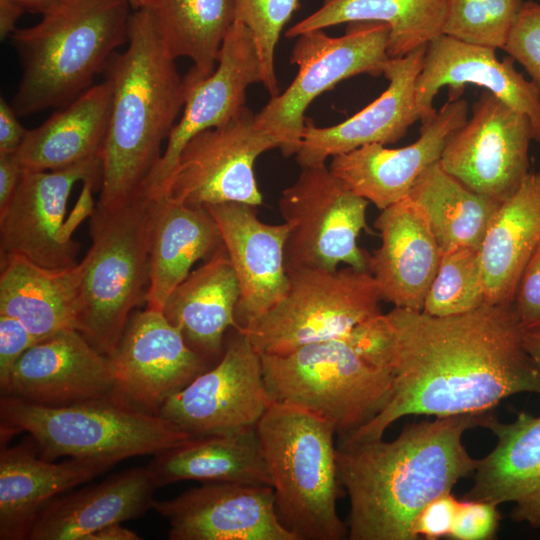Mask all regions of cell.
I'll use <instances>...</instances> for the list:
<instances>
[{"instance_id":"6da1fadb","label":"cell","mask_w":540,"mask_h":540,"mask_svg":"<svg viewBox=\"0 0 540 540\" xmlns=\"http://www.w3.org/2000/svg\"><path fill=\"white\" fill-rule=\"evenodd\" d=\"M393 393L384 409L338 444L381 439L399 418L482 414L518 393L540 395V368L523 345L513 303L435 317L394 307Z\"/></svg>"},{"instance_id":"7a4b0ae2","label":"cell","mask_w":540,"mask_h":540,"mask_svg":"<svg viewBox=\"0 0 540 540\" xmlns=\"http://www.w3.org/2000/svg\"><path fill=\"white\" fill-rule=\"evenodd\" d=\"M485 414L413 423L390 442L338 444L339 478L350 501L348 538L415 540L413 526L422 509L475 472L478 460L462 437L480 426Z\"/></svg>"},{"instance_id":"3957f363","label":"cell","mask_w":540,"mask_h":540,"mask_svg":"<svg viewBox=\"0 0 540 540\" xmlns=\"http://www.w3.org/2000/svg\"><path fill=\"white\" fill-rule=\"evenodd\" d=\"M126 44L106 67L112 102L96 205L103 209L118 208L142 194L185 103L184 79L154 9L140 7L130 15Z\"/></svg>"},{"instance_id":"277c9868","label":"cell","mask_w":540,"mask_h":540,"mask_svg":"<svg viewBox=\"0 0 540 540\" xmlns=\"http://www.w3.org/2000/svg\"><path fill=\"white\" fill-rule=\"evenodd\" d=\"M128 0H65L11 40L23 74L12 107L19 117L65 107L89 89L128 41Z\"/></svg>"},{"instance_id":"5b68a950","label":"cell","mask_w":540,"mask_h":540,"mask_svg":"<svg viewBox=\"0 0 540 540\" xmlns=\"http://www.w3.org/2000/svg\"><path fill=\"white\" fill-rule=\"evenodd\" d=\"M280 522L297 540H343L334 427L300 408L273 403L256 426Z\"/></svg>"},{"instance_id":"8992f818","label":"cell","mask_w":540,"mask_h":540,"mask_svg":"<svg viewBox=\"0 0 540 540\" xmlns=\"http://www.w3.org/2000/svg\"><path fill=\"white\" fill-rule=\"evenodd\" d=\"M0 424L1 439L27 432L45 460L68 456L113 466L127 458L158 454L192 437L119 395L45 406L1 394Z\"/></svg>"},{"instance_id":"52a82bcc","label":"cell","mask_w":540,"mask_h":540,"mask_svg":"<svg viewBox=\"0 0 540 540\" xmlns=\"http://www.w3.org/2000/svg\"><path fill=\"white\" fill-rule=\"evenodd\" d=\"M144 194L114 209L96 206L83 260L77 330L111 356L149 283V214Z\"/></svg>"},{"instance_id":"ba28073f","label":"cell","mask_w":540,"mask_h":540,"mask_svg":"<svg viewBox=\"0 0 540 540\" xmlns=\"http://www.w3.org/2000/svg\"><path fill=\"white\" fill-rule=\"evenodd\" d=\"M273 403L310 412L345 436L388 404L393 373L362 358L346 338L302 346L282 355H260Z\"/></svg>"},{"instance_id":"9c48e42d","label":"cell","mask_w":540,"mask_h":540,"mask_svg":"<svg viewBox=\"0 0 540 540\" xmlns=\"http://www.w3.org/2000/svg\"><path fill=\"white\" fill-rule=\"evenodd\" d=\"M283 298L244 328L260 355H282L302 346L345 338L362 321L381 313L370 271H289Z\"/></svg>"},{"instance_id":"30bf717a","label":"cell","mask_w":540,"mask_h":540,"mask_svg":"<svg viewBox=\"0 0 540 540\" xmlns=\"http://www.w3.org/2000/svg\"><path fill=\"white\" fill-rule=\"evenodd\" d=\"M389 33L385 23L351 22L340 37H330L323 30L297 37L290 57L298 66L296 77L255 114L256 126L277 140L284 157L297 153L305 111L316 97L360 74L383 76L390 58Z\"/></svg>"},{"instance_id":"8fae6325","label":"cell","mask_w":540,"mask_h":540,"mask_svg":"<svg viewBox=\"0 0 540 540\" xmlns=\"http://www.w3.org/2000/svg\"><path fill=\"white\" fill-rule=\"evenodd\" d=\"M290 225L285 243L287 272L297 269L336 271L341 263L369 271L371 254L357 239L366 228L369 201L352 191L325 164L301 168L279 199Z\"/></svg>"},{"instance_id":"7c38bea8","label":"cell","mask_w":540,"mask_h":540,"mask_svg":"<svg viewBox=\"0 0 540 540\" xmlns=\"http://www.w3.org/2000/svg\"><path fill=\"white\" fill-rule=\"evenodd\" d=\"M275 148L277 140L256 126L255 113L246 107L224 125L204 130L186 143L159 198L190 206L228 202L260 206L263 196L255 161Z\"/></svg>"},{"instance_id":"4fadbf2b","label":"cell","mask_w":540,"mask_h":540,"mask_svg":"<svg viewBox=\"0 0 540 540\" xmlns=\"http://www.w3.org/2000/svg\"><path fill=\"white\" fill-rule=\"evenodd\" d=\"M272 404L260 354L244 332L233 328L216 364L171 396L158 414L201 437L254 429Z\"/></svg>"},{"instance_id":"5bb4252c","label":"cell","mask_w":540,"mask_h":540,"mask_svg":"<svg viewBox=\"0 0 540 540\" xmlns=\"http://www.w3.org/2000/svg\"><path fill=\"white\" fill-rule=\"evenodd\" d=\"M101 157L56 170L24 169L18 188L0 213V262L22 256L49 269L76 266L80 244L65 223L68 200L78 182L100 185Z\"/></svg>"},{"instance_id":"9a60e30c","label":"cell","mask_w":540,"mask_h":540,"mask_svg":"<svg viewBox=\"0 0 540 540\" xmlns=\"http://www.w3.org/2000/svg\"><path fill=\"white\" fill-rule=\"evenodd\" d=\"M471 111L447 140L439 162L471 190L502 202L530 172L531 122L487 90Z\"/></svg>"},{"instance_id":"2e32d148","label":"cell","mask_w":540,"mask_h":540,"mask_svg":"<svg viewBox=\"0 0 540 540\" xmlns=\"http://www.w3.org/2000/svg\"><path fill=\"white\" fill-rule=\"evenodd\" d=\"M184 79L185 103L173 127L165 150L148 177L142 193L160 197L179 155L196 134L224 125L246 108L247 88L263 83V70L250 30L235 21L228 31L215 70L205 78L187 73Z\"/></svg>"},{"instance_id":"e0dca14e","label":"cell","mask_w":540,"mask_h":540,"mask_svg":"<svg viewBox=\"0 0 540 540\" xmlns=\"http://www.w3.org/2000/svg\"><path fill=\"white\" fill-rule=\"evenodd\" d=\"M108 358L117 393L154 414L209 369V361L188 346L163 312L147 307L131 315L116 351Z\"/></svg>"},{"instance_id":"ac0fdd59","label":"cell","mask_w":540,"mask_h":540,"mask_svg":"<svg viewBox=\"0 0 540 540\" xmlns=\"http://www.w3.org/2000/svg\"><path fill=\"white\" fill-rule=\"evenodd\" d=\"M153 509L170 540H297L278 518L271 486L203 483Z\"/></svg>"},{"instance_id":"d6986e66","label":"cell","mask_w":540,"mask_h":540,"mask_svg":"<svg viewBox=\"0 0 540 540\" xmlns=\"http://www.w3.org/2000/svg\"><path fill=\"white\" fill-rule=\"evenodd\" d=\"M1 394L45 406L119 395L108 356L73 328L30 347L14 365Z\"/></svg>"},{"instance_id":"ffe728a7","label":"cell","mask_w":540,"mask_h":540,"mask_svg":"<svg viewBox=\"0 0 540 540\" xmlns=\"http://www.w3.org/2000/svg\"><path fill=\"white\" fill-rule=\"evenodd\" d=\"M513 58L498 59L496 49L469 44L441 34L428 43L415 83L420 122L436 114L433 101L442 87L459 97L467 84L483 87L531 122L534 141L540 142V90L519 73Z\"/></svg>"},{"instance_id":"44dd1931","label":"cell","mask_w":540,"mask_h":540,"mask_svg":"<svg viewBox=\"0 0 540 540\" xmlns=\"http://www.w3.org/2000/svg\"><path fill=\"white\" fill-rule=\"evenodd\" d=\"M465 99L449 97L434 117L421 123L412 144L390 149L372 143L332 157L329 169L352 191L383 210L404 199L419 176L440 160L449 137L467 120Z\"/></svg>"},{"instance_id":"7402d4cb","label":"cell","mask_w":540,"mask_h":540,"mask_svg":"<svg viewBox=\"0 0 540 540\" xmlns=\"http://www.w3.org/2000/svg\"><path fill=\"white\" fill-rule=\"evenodd\" d=\"M205 208L217 223L239 282L235 320L236 328H244L278 303L288 289L284 250L290 225L261 221L257 206L247 203Z\"/></svg>"},{"instance_id":"603a6c76","label":"cell","mask_w":540,"mask_h":540,"mask_svg":"<svg viewBox=\"0 0 540 540\" xmlns=\"http://www.w3.org/2000/svg\"><path fill=\"white\" fill-rule=\"evenodd\" d=\"M426 47L402 57L389 58L383 71L389 82L386 90L347 120L330 127H317L307 120L295 154L299 166L323 165L329 157L364 145H386L403 138L409 127L420 121L415 83L422 69Z\"/></svg>"},{"instance_id":"cb8c5ba5","label":"cell","mask_w":540,"mask_h":540,"mask_svg":"<svg viewBox=\"0 0 540 540\" xmlns=\"http://www.w3.org/2000/svg\"><path fill=\"white\" fill-rule=\"evenodd\" d=\"M374 226L381 245L370 257L369 271L382 300L422 311L441 257L425 216L406 197L381 210Z\"/></svg>"},{"instance_id":"d4e9b609","label":"cell","mask_w":540,"mask_h":540,"mask_svg":"<svg viewBox=\"0 0 540 540\" xmlns=\"http://www.w3.org/2000/svg\"><path fill=\"white\" fill-rule=\"evenodd\" d=\"M480 426L491 430L497 443L478 460L464 499L511 502L514 521L540 528V415L520 412L513 422L502 423L486 413Z\"/></svg>"},{"instance_id":"484cf974","label":"cell","mask_w":540,"mask_h":540,"mask_svg":"<svg viewBox=\"0 0 540 540\" xmlns=\"http://www.w3.org/2000/svg\"><path fill=\"white\" fill-rule=\"evenodd\" d=\"M35 442L0 449V539H28L42 508L62 493L109 470L97 460L70 458L61 463L37 457Z\"/></svg>"},{"instance_id":"4316f807","label":"cell","mask_w":540,"mask_h":540,"mask_svg":"<svg viewBox=\"0 0 540 540\" xmlns=\"http://www.w3.org/2000/svg\"><path fill=\"white\" fill-rule=\"evenodd\" d=\"M157 488L146 466L122 471L101 483L57 496L37 515L28 540H84L105 526L139 518L153 509Z\"/></svg>"},{"instance_id":"83f0119b","label":"cell","mask_w":540,"mask_h":540,"mask_svg":"<svg viewBox=\"0 0 540 540\" xmlns=\"http://www.w3.org/2000/svg\"><path fill=\"white\" fill-rule=\"evenodd\" d=\"M212 215L203 206H190L165 197L151 199L149 214V283L146 307L162 311L172 291L199 260L223 250Z\"/></svg>"},{"instance_id":"f1b7e54d","label":"cell","mask_w":540,"mask_h":540,"mask_svg":"<svg viewBox=\"0 0 540 540\" xmlns=\"http://www.w3.org/2000/svg\"><path fill=\"white\" fill-rule=\"evenodd\" d=\"M240 286L224 248L172 291L162 312L188 346L207 361L219 360L226 332L236 328Z\"/></svg>"},{"instance_id":"f546056e","label":"cell","mask_w":540,"mask_h":540,"mask_svg":"<svg viewBox=\"0 0 540 540\" xmlns=\"http://www.w3.org/2000/svg\"><path fill=\"white\" fill-rule=\"evenodd\" d=\"M82 267L49 269L22 256L0 262V314L19 320L43 341L77 329Z\"/></svg>"},{"instance_id":"4dcf8cb0","label":"cell","mask_w":540,"mask_h":540,"mask_svg":"<svg viewBox=\"0 0 540 540\" xmlns=\"http://www.w3.org/2000/svg\"><path fill=\"white\" fill-rule=\"evenodd\" d=\"M540 244V169L529 172L495 211L479 248L488 304L513 303L519 279Z\"/></svg>"},{"instance_id":"1f68e13d","label":"cell","mask_w":540,"mask_h":540,"mask_svg":"<svg viewBox=\"0 0 540 540\" xmlns=\"http://www.w3.org/2000/svg\"><path fill=\"white\" fill-rule=\"evenodd\" d=\"M112 102L108 79L91 86L37 128L28 130L15 155L27 170H56L101 157Z\"/></svg>"},{"instance_id":"d6a6232c","label":"cell","mask_w":540,"mask_h":540,"mask_svg":"<svg viewBox=\"0 0 540 540\" xmlns=\"http://www.w3.org/2000/svg\"><path fill=\"white\" fill-rule=\"evenodd\" d=\"M147 468L158 488L184 480L272 487L256 428L232 434L191 437L155 454Z\"/></svg>"},{"instance_id":"836d02e7","label":"cell","mask_w":540,"mask_h":540,"mask_svg":"<svg viewBox=\"0 0 540 540\" xmlns=\"http://www.w3.org/2000/svg\"><path fill=\"white\" fill-rule=\"evenodd\" d=\"M447 0H324L322 6L285 33L293 38L351 22L389 26L387 52L398 58L428 45L442 34Z\"/></svg>"},{"instance_id":"e575fe53","label":"cell","mask_w":540,"mask_h":540,"mask_svg":"<svg viewBox=\"0 0 540 540\" xmlns=\"http://www.w3.org/2000/svg\"><path fill=\"white\" fill-rule=\"evenodd\" d=\"M407 197L421 210L442 251L479 249L499 204L446 172L439 161L416 180Z\"/></svg>"},{"instance_id":"d590c367","label":"cell","mask_w":540,"mask_h":540,"mask_svg":"<svg viewBox=\"0 0 540 540\" xmlns=\"http://www.w3.org/2000/svg\"><path fill=\"white\" fill-rule=\"evenodd\" d=\"M155 12L171 55L189 58L193 66L188 72L196 77L212 74L236 21L235 0H164Z\"/></svg>"},{"instance_id":"8d00e7d4","label":"cell","mask_w":540,"mask_h":540,"mask_svg":"<svg viewBox=\"0 0 540 540\" xmlns=\"http://www.w3.org/2000/svg\"><path fill=\"white\" fill-rule=\"evenodd\" d=\"M486 303L479 249L461 246L442 251L422 311L448 317L471 312Z\"/></svg>"},{"instance_id":"74e56055","label":"cell","mask_w":540,"mask_h":540,"mask_svg":"<svg viewBox=\"0 0 540 540\" xmlns=\"http://www.w3.org/2000/svg\"><path fill=\"white\" fill-rule=\"evenodd\" d=\"M524 0H447L442 34L503 49L523 9Z\"/></svg>"},{"instance_id":"f35d334b","label":"cell","mask_w":540,"mask_h":540,"mask_svg":"<svg viewBox=\"0 0 540 540\" xmlns=\"http://www.w3.org/2000/svg\"><path fill=\"white\" fill-rule=\"evenodd\" d=\"M236 21L250 30L263 70V86L271 97L279 94L275 50L280 34L299 8L298 0H235Z\"/></svg>"},{"instance_id":"ab89813d","label":"cell","mask_w":540,"mask_h":540,"mask_svg":"<svg viewBox=\"0 0 540 540\" xmlns=\"http://www.w3.org/2000/svg\"><path fill=\"white\" fill-rule=\"evenodd\" d=\"M345 338L367 362L393 373L397 338L387 314L381 312L362 321Z\"/></svg>"},{"instance_id":"60d3db41","label":"cell","mask_w":540,"mask_h":540,"mask_svg":"<svg viewBox=\"0 0 540 540\" xmlns=\"http://www.w3.org/2000/svg\"><path fill=\"white\" fill-rule=\"evenodd\" d=\"M504 51L524 67L540 90V4L525 1Z\"/></svg>"},{"instance_id":"b9f144b4","label":"cell","mask_w":540,"mask_h":540,"mask_svg":"<svg viewBox=\"0 0 540 540\" xmlns=\"http://www.w3.org/2000/svg\"><path fill=\"white\" fill-rule=\"evenodd\" d=\"M497 504L477 499L460 500L449 539L489 540L500 522Z\"/></svg>"},{"instance_id":"7bdbcfd3","label":"cell","mask_w":540,"mask_h":540,"mask_svg":"<svg viewBox=\"0 0 540 540\" xmlns=\"http://www.w3.org/2000/svg\"><path fill=\"white\" fill-rule=\"evenodd\" d=\"M513 305L524 330L540 327V244L519 279Z\"/></svg>"},{"instance_id":"ee69618b","label":"cell","mask_w":540,"mask_h":540,"mask_svg":"<svg viewBox=\"0 0 540 540\" xmlns=\"http://www.w3.org/2000/svg\"><path fill=\"white\" fill-rule=\"evenodd\" d=\"M460 500L451 492L429 502L418 514L414 526V539L436 540L449 538Z\"/></svg>"},{"instance_id":"f6af8a7d","label":"cell","mask_w":540,"mask_h":540,"mask_svg":"<svg viewBox=\"0 0 540 540\" xmlns=\"http://www.w3.org/2000/svg\"><path fill=\"white\" fill-rule=\"evenodd\" d=\"M37 340L27 328L16 318L0 314V389L2 390L10 377L18 359Z\"/></svg>"},{"instance_id":"bcb514c9","label":"cell","mask_w":540,"mask_h":540,"mask_svg":"<svg viewBox=\"0 0 540 540\" xmlns=\"http://www.w3.org/2000/svg\"><path fill=\"white\" fill-rule=\"evenodd\" d=\"M18 115L3 97L0 100V154L15 153L27 131L19 122Z\"/></svg>"},{"instance_id":"7dc6e473","label":"cell","mask_w":540,"mask_h":540,"mask_svg":"<svg viewBox=\"0 0 540 540\" xmlns=\"http://www.w3.org/2000/svg\"><path fill=\"white\" fill-rule=\"evenodd\" d=\"M23 171L15 153L0 154V213L6 209L15 194Z\"/></svg>"},{"instance_id":"c3c4849f","label":"cell","mask_w":540,"mask_h":540,"mask_svg":"<svg viewBox=\"0 0 540 540\" xmlns=\"http://www.w3.org/2000/svg\"><path fill=\"white\" fill-rule=\"evenodd\" d=\"M25 10L13 0H0V37H11L16 31V23Z\"/></svg>"},{"instance_id":"681fc988","label":"cell","mask_w":540,"mask_h":540,"mask_svg":"<svg viewBox=\"0 0 540 540\" xmlns=\"http://www.w3.org/2000/svg\"><path fill=\"white\" fill-rule=\"evenodd\" d=\"M141 537L132 530H129L115 523L98 529L85 537L84 540H140Z\"/></svg>"},{"instance_id":"f907efd6","label":"cell","mask_w":540,"mask_h":540,"mask_svg":"<svg viewBox=\"0 0 540 540\" xmlns=\"http://www.w3.org/2000/svg\"><path fill=\"white\" fill-rule=\"evenodd\" d=\"M25 11L45 15L57 8L65 0H13Z\"/></svg>"},{"instance_id":"816d5d0a","label":"cell","mask_w":540,"mask_h":540,"mask_svg":"<svg viewBox=\"0 0 540 540\" xmlns=\"http://www.w3.org/2000/svg\"><path fill=\"white\" fill-rule=\"evenodd\" d=\"M523 345L527 353L540 368V327L524 330Z\"/></svg>"},{"instance_id":"f5cc1de1","label":"cell","mask_w":540,"mask_h":540,"mask_svg":"<svg viewBox=\"0 0 540 540\" xmlns=\"http://www.w3.org/2000/svg\"><path fill=\"white\" fill-rule=\"evenodd\" d=\"M138 8L145 7L150 9H158L164 2V0H137Z\"/></svg>"},{"instance_id":"db71d44e","label":"cell","mask_w":540,"mask_h":540,"mask_svg":"<svg viewBox=\"0 0 540 540\" xmlns=\"http://www.w3.org/2000/svg\"><path fill=\"white\" fill-rule=\"evenodd\" d=\"M128 2L130 3V5H131L134 9H137V8H138V2H137V0H128Z\"/></svg>"}]
</instances>
